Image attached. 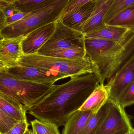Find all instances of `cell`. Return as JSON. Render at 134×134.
Returning a JSON list of instances; mask_svg holds the SVG:
<instances>
[{"label": "cell", "mask_w": 134, "mask_h": 134, "mask_svg": "<svg viewBox=\"0 0 134 134\" xmlns=\"http://www.w3.org/2000/svg\"><path fill=\"white\" fill-rule=\"evenodd\" d=\"M99 84L93 73L71 78L61 85H54L51 92L29 110V114L58 127L64 126Z\"/></svg>", "instance_id": "6da1fadb"}, {"label": "cell", "mask_w": 134, "mask_h": 134, "mask_svg": "<svg viewBox=\"0 0 134 134\" xmlns=\"http://www.w3.org/2000/svg\"><path fill=\"white\" fill-rule=\"evenodd\" d=\"M86 56L100 84H104L134 56V30L119 41L85 37Z\"/></svg>", "instance_id": "7a4b0ae2"}, {"label": "cell", "mask_w": 134, "mask_h": 134, "mask_svg": "<svg viewBox=\"0 0 134 134\" xmlns=\"http://www.w3.org/2000/svg\"><path fill=\"white\" fill-rule=\"evenodd\" d=\"M54 85L20 80L0 72V96L22 105L27 111L47 96Z\"/></svg>", "instance_id": "3957f363"}, {"label": "cell", "mask_w": 134, "mask_h": 134, "mask_svg": "<svg viewBox=\"0 0 134 134\" xmlns=\"http://www.w3.org/2000/svg\"><path fill=\"white\" fill-rule=\"evenodd\" d=\"M69 0H53L44 8L30 13L0 31V39L25 36L34 30L60 19Z\"/></svg>", "instance_id": "277c9868"}, {"label": "cell", "mask_w": 134, "mask_h": 134, "mask_svg": "<svg viewBox=\"0 0 134 134\" xmlns=\"http://www.w3.org/2000/svg\"><path fill=\"white\" fill-rule=\"evenodd\" d=\"M18 65L55 70L71 78L94 73L93 67L87 57L82 59H68L35 53L23 55Z\"/></svg>", "instance_id": "5b68a950"}, {"label": "cell", "mask_w": 134, "mask_h": 134, "mask_svg": "<svg viewBox=\"0 0 134 134\" xmlns=\"http://www.w3.org/2000/svg\"><path fill=\"white\" fill-rule=\"evenodd\" d=\"M84 39L85 35L82 32L68 27L58 19L52 34L36 53L42 55L59 49L84 48Z\"/></svg>", "instance_id": "8992f818"}, {"label": "cell", "mask_w": 134, "mask_h": 134, "mask_svg": "<svg viewBox=\"0 0 134 134\" xmlns=\"http://www.w3.org/2000/svg\"><path fill=\"white\" fill-rule=\"evenodd\" d=\"M5 72L20 80L48 85H54L57 81L69 77L55 70L20 65L9 68Z\"/></svg>", "instance_id": "52a82bcc"}, {"label": "cell", "mask_w": 134, "mask_h": 134, "mask_svg": "<svg viewBox=\"0 0 134 134\" xmlns=\"http://www.w3.org/2000/svg\"><path fill=\"white\" fill-rule=\"evenodd\" d=\"M133 128L124 109L112 102L95 134H131Z\"/></svg>", "instance_id": "ba28073f"}, {"label": "cell", "mask_w": 134, "mask_h": 134, "mask_svg": "<svg viewBox=\"0 0 134 134\" xmlns=\"http://www.w3.org/2000/svg\"><path fill=\"white\" fill-rule=\"evenodd\" d=\"M134 81V56L109 80L110 87L108 100L116 102L121 94Z\"/></svg>", "instance_id": "9c48e42d"}, {"label": "cell", "mask_w": 134, "mask_h": 134, "mask_svg": "<svg viewBox=\"0 0 134 134\" xmlns=\"http://www.w3.org/2000/svg\"><path fill=\"white\" fill-rule=\"evenodd\" d=\"M56 22L38 28L25 36L22 42L24 55L35 54L52 34Z\"/></svg>", "instance_id": "30bf717a"}, {"label": "cell", "mask_w": 134, "mask_h": 134, "mask_svg": "<svg viewBox=\"0 0 134 134\" xmlns=\"http://www.w3.org/2000/svg\"><path fill=\"white\" fill-rule=\"evenodd\" d=\"M25 36L0 39V60L9 68L19 65L24 55L22 42Z\"/></svg>", "instance_id": "8fae6325"}, {"label": "cell", "mask_w": 134, "mask_h": 134, "mask_svg": "<svg viewBox=\"0 0 134 134\" xmlns=\"http://www.w3.org/2000/svg\"><path fill=\"white\" fill-rule=\"evenodd\" d=\"M97 0L89 2L67 13L59 19L65 26L82 32L83 27L94 10Z\"/></svg>", "instance_id": "7c38bea8"}, {"label": "cell", "mask_w": 134, "mask_h": 134, "mask_svg": "<svg viewBox=\"0 0 134 134\" xmlns=\"http://www.w3.org/2000/svg\"><path fill=\"white\" fill-rule=\"evenodd\" d=\"M110 86L108 83L99 84L87 98L79 110L90 111L97 114L108 102L110 94Z\"/></svg>", "instance_id": "4fadbf2b"}, {"label": "cell", "mask_w": 134, "mask_h": 134, "mask_svg": "<svg viewBox=\"0 0 134 134\" xmlns=\"http://www.w3.org/2000/svg\"><path fill=\"white\" fill-rule=\"evenodd\" d=\"M113 0H97L94 10L83 27L82 33L84 35L104 27L105 15Z\"/></svg>", "instance_id": "5bb4252c"}, {"label": "cell", "mask_w": 134, "mask_h": 134, "mask_svg": "<svg viewBox=\"0 0 134 134\" xmlns=\"http://www.w3.org/2000/svg\"><path fill=\"white\" fill-rule=\"evenodd\" d=\"M94 114L90 111L78 110L74 113L64 125L63 134H79L89 120Z\"/></svg>", "instance_id": "9a60e30c"}, {"label": "cell", "mask_w": 134, "mask_h": 134, "mask_svg": "<svg viewBox=\"0 0 134 134\" xmlns=\"http://www.w3.org/2000/svg\"><path fill=\"white\" fill-rule=\"evenodd\" d=\"M130 30L118 27L105 25L104 27L85 35V37L119 41L123 38Z\"/></svg>", "instance_id": "2e32d148"}, {"label": "cell", "mask_w": 134, "mask_h": 134, "mask_svg": "<svg viewBox=\"0 0 134 134\" xmlns=\"http://www.w3.org/2000/svg\"><path fill=\"white\" fill-rule=\"evenodd\" d=\"M0 109L18 121L27 120V111L22 105L0 96Z\"/></svg>", "instance_id": "e0dca14e"}, {"label": "cell", "mask_w": 134, "mask_h": 134, "mask_svg": "<svg viewBox=\"0 0 134 134\" xmlns=\"http://www.w3.org/2000/svg\"><path fill=\"white\" fill-rule=\"evenodd\" d=\"M106 25L134 30V4L125 9Z\"/></svg>", "instance_id": "ac0fdd59"}, {"label": "cell", "mask_w": 134, "mask_h": 134, "mask_svg": "<svg viewBox=\"0 0 134 134\" xmlns=\"http://www.w3.org/2000/svg\"><path fill=\"white\" fill-rule=\"evenodd\" d=\"M112 103V101L108 100L100 111L91 118L83 130L79 134H95L107 115Z\"/></svg>", "instance_id": "d6986e66"}, {"label": "cell", "mask_w": 134, "mask_h": 134, "mask_svg": "<svg viewBox=\"0 0 134 134\" xmlns=\"http://www.w3.org/2000/svg\"><path fill=\"white\" fill-rule=\"evenodd\" d=\"M42 55L68 59H82L86 57L85 48L81 47L59 49L46 52Z\"/></svg>", "instance_id": "ffe728a7"}, {"label": "cell", "mask_w": 134, "mask_h": 134, "mask_svg": "<svg viewBox=\"0 0 134 134\" xmlns=\"http://www.w3.org/2000/svg\"><path fill=\"white\" fill-rule=\"evenodd\" d=\"M53 0H15V5L20 12L30 13L41 9Z\"/></svg>", "instance_id": "44dd1931"}, {"label": "cell", "mask_w": 134, "mask_h": 134, "mask_svg": "<svg viewBox=\"0 0 134 134\" xmlns=\"http://www.w3.org/2000/svg\"><path fill=\"white\" fill-rule=\"evenodd\" d=\"M133 4L134 0H113L105 15L104 24L106 25L125 9Z\"/></svg>", "instance_id": "7402d4cb"}, {"label": "cell", "mask_w": 134, "mask_h": 134, "mask_svg": "<svg viewBox=\"0 0 134 134\" xmlns=\"http://www.w3.org/2000/svg\"><path fill=\"white\" fill-rule=\"evenodd\" d=\"M31 124L33 134H60L59 127L52 123L36 119Z\"/></svg>", "instance_id": "603a6c76"}, {"label": "cell", "mask_w": 134, "mask_h": 134, "mask_svg": "<svg viewBox=\"0 0 134 134\" xmlns=\"http://www.w3.org/2000/svg\"><path fill=\"white\" fill-rule=\"evenodd\" d=\"M124 109L134 104V81L121 94L116 102Z\"/></svg>", "instance_id": "cb8c5ba5"}, {"label": "cell", "mask_w": 134, "mask_h": 134, "mask_svg": "<svg viewBox=\"0 0 134 134\" xmlns=\"http://www.w3.org/2000/svg\"><path fill=\"white\" fill-rule=\"evenodd\" d=\"M19 122L0 109V134H5Z\"/></svg>", "instance_id": "d4e9b609"}, {"label": "cell", "mask_w": 134, "mask_h": 134, "mask_svg": "<svg viewBox=\"0 0 134 134\" xmlns=\"http://www.w3.org/2000/svg\"><path fill=\"white\" fill-rule=\"evenodd\" d=\"M90 1V0H69L66 5L64 9L60 18L67 13L85 4Z\"/></svg>", "instance_id": "484cf974"}, {"label": "cell", "mask_w": 134, "mask_h": 134, "mask_svg": "<svg viewBox=\"0 0 134 134\" xmlns=\"http://www.w3.org/2000/svg\"><path fill=\"white\" fill-rule=\"evenodd\" d=\"M29 125L27 120L19 121L5 134H25L29 130Z\"/></svg>", "instance_id": "4316f807"}, {"label": "cell", "mask_w": 134, "mask_h": 134, "mask_svg": "<svg viewBox=\"0 0 134 134\" xmlns=\"http://www.w3.org/2000/svg\"><path fill=\"white\" fill-rule=\"evenodd\" d=\"M29 14L30 13H25L19 11V12L16 13L12 16L5 19L2 29L7 26L12 24L20 20Z\"/></svg>", "instance_id": "83f0119b"}, {"label": "cell", "mask_w": 134, "mask_h": 134, "mask_svg": "<svg viewBox=\"0 0 134 134\" xmlns=\"http://www.w3.org/2000/svg\"><path fill=\"white\" fill-rule=\"evenodd\" d=\"M7 3V0H0V31L5 19L4 9Z\"/></svg>", "instance_id": "f1b7e54d"}, {"label": "cell", "mask_w": 134, "mask_h": 134, "mask_svg": "<svg viewBox=\"0 0 134 134\" xmlns=\"http://www.w3.org/2000/svg\"><path fill=\"white\" fill-rule=\"evenodd\" d=\"M9 67L4 63L0 60V72H5Z\"/></svg>", "instance_id": "f546056e"}, {"label": "cell", "mask_w": 134, "mask_h": 134, "mask_svg": "<svg viewBox=\"0 0 134 134\" xmlns=\"http://www.w3.org/2000/svg\"><path fill=\"white\" fill-rule=\"evenodd\" d=\"M25 134H33L32 131L31 130H28L27 132Z\"/></svg>", "instance_id": "4dcf8cb0"}, {"label": "cell", "mask_w": 134, "mask_h": 134, "mask_svg": "<svg viewBox=\"0 0 134 134\" xmlns=\"http://www.w3.org/2000/svg\"><path fill=\"white\" fill-rule=\"evenodd\" d=\"M130 134H134V129H133V130H132V131H131Z\"/></svg>", "instance_id": "1f68e13d"}, {"label": "cell", "mask_w": 134, "mask_h": 134, "mask_svg": "<svg viewBox=\"0 0 134 134\" xmlns=\"http://www.w3.org/2000/svg\"><path fill=\"white\" fill-rule=\"evenodd\" d=\"M130 134L127 133H119V134Z\"/></svg>", "instance_id": "d6a6232c"}]
</instances>
